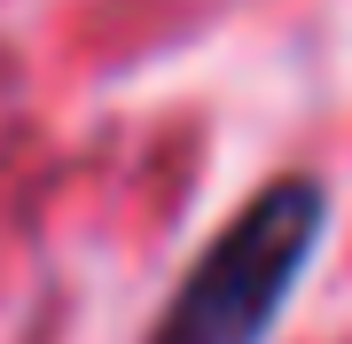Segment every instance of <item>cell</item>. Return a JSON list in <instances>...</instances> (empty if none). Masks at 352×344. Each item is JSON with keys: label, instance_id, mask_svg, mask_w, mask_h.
I'll return each instance as SVG.
<instances>
[{"label": "cell", "instance_id": "6da1fadb", "mask_svg": "<svg viewBox=\"0 0 352 344\" xmlns=\"http://www.w3.org/2000/svg\"><path fill=\"white\" fill-rule=\"evenodd\" d=\"M321 227H329L321 180H274L266 196H251L227 219V235L188 266L149 344H266L298 274L314 266Z\"/></svg>", "mask_w": 352, "mask_h": 344}]
</instances>
